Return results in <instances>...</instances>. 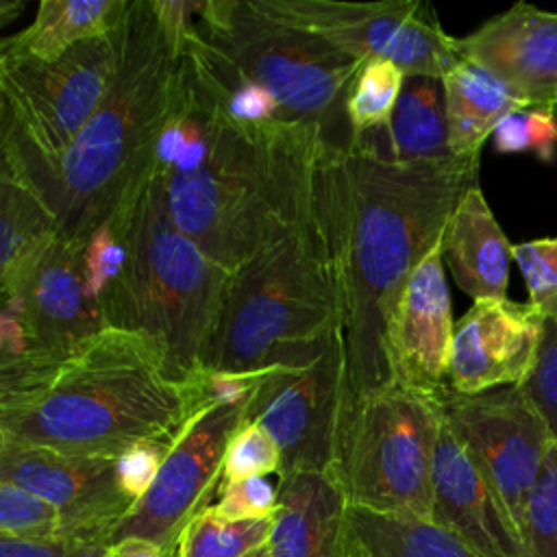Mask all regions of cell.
Segmentation results:
<instances>
[{
	"mask_svg": "<svg viewBox=\"0 0 557 557\" xmlns=\"http://www.w3.org/2000/svg\"><path fill=\"white\" fill-rule=\"evenodd\" d=\"M494 150L500 154H513L531 148L529 133V109H518L503 117L492 133Z\"/></svg>",
	"mask_w": 557,
	"mask_h": 557,
	"instance_id": "74e56055",
	"label": "cell"
},
{
	"mask_svg": "<svg viewBox=\"0 0 557 557\" xmlns=\"http://www.w3.org/2000/svg\"><path fill=\"white\" fill-rule=\"evenodd\" d=\"M529 133L531 150L537 159L550 161L557 146V120L553 109H529Z\"/></svg>",
	"mask_w": 557,
	"mask_h": 557,
	"instance_id": "f35d334b",
	"label": "cell"
},
{
	"mask_svg": "<svg viewBox=\"0 0 557 557\" xmlns=\"http://www.w3.org/2000/svg\"><path fill=\"white\" fill-rule=\"evenodd\" d=\"M350 148L398 163L450 159L442 78L407 74L392 120L357 135Z\"/></svg>",
	"mask_w": 557,
	"mask_h": 557,
	"instance_id": "7402d4cb",
	"label": "cell"
},
{
	"mask_svg": "<svg viewBox=\"0 0 557 557\" xmlns=\"http://www.w3.org/2000/svg\"><path fill=\"white\" fill-rule=\"evenodd\" d=\"M405 78L407 74L387 59H368L359 67L346 98V117L355 137L392 120Z\"/></svg>",
	"mask_w": 557,
	"mask_h": 557,
	"instance_id": "83f0119b",
	"label": "cell"
},
{
	"mask_svg": "<svg viewBox=\"0 0 557 557\" xmlns=\"http://www.w3.org/2000/svg\"><path fill=\"white\" fill-rule=\"evenodd\" d=\"M181 52L168 44L150 0H131L120 26L115 83L59 157L0 135V170L24 183L54 215L63 239L87 237L124 213L154 170L161 128L181 87Z\"/></svg>",
	"mask_w": 557,
	"mask_h": 557,
	"instance_id": "3957f363",
	"label": "cell"
},
{
	"mask_svg": "<svg viewBox=\"0 0 557 557\" xmlns=\"http://www.w3.org/2000/svg\"><path fill=\"white\" fill-rule=\"evenodd\" d=\"M117 67L120 28L54 61L0 54V135L59 157L107 100Z\"/></svg>",
	"mask_w": 557,
	"mask_h": 557,
	"instance_id": "30bf717a",
	"label": "cell"
},
{
	"mask_svg": "<svg viewBox=\"0 0 557 557\" xmlns=\"http://www.w3.org/2000/svg\"><path fill=\"white\" fill-rule=\"evenodd\" d=\"M128 257L98 302L107 329L152 339L183 383L207 374L211 342L233 270L213 259L168 213L154 176L128 209Z\"/></svg>",
	"mask_w": 557,
	"mask_h": 557,
	"instance_id": "5b68a950",
	"label": "cell"
},
{
	"mask_svg": "<svg viewBox=\"0 0 557 557\" xmlns=\"http://www.w3.org/2000/svg\"><path fill=\"white\" fill-rule=\"evenodd\" d=\"M278 507V487L265 476H250L222 483L213 509L224 520L272 518Z\"/></svg>",
	"mask_w": 557,
	"mask_h": 557,
	"instance_id": "e575fe53",
	"label": "cell"
},
{
	"mask_svg": "<svg viewBox=\"0 0 557 557\" xmlns=\"http://www.w3.org/2000/svg\"><path fill=\"white\" fill-rule=\"evenodd\" d=\"M348 535L350 557H481L433 520L361 507L348 511Z\"/></svg>",
	"mask_w": 557,
	"mask_h": 557,
	"instance_id": "484cf974",
	"label": "cell"
},
{
	"mask_svg": "<svg viewBox=\"0 0 557 557\" xmlns=\"http://www.w3.org/2000/svg\"><path fill=\"white\" fill-rule=\"evenodd\" d=\"M346 411L344 329L335 324L259 370L244 420L261 424L274 437L283 455V479L296 472L333 474Z\"/></svg>",
	"mask_w": 557,
	"mask_h": 557,
	"instance_id": "9c48e42d",
	"label": "cell"
},
{
	"mask_svg": "<svg viewBox=\"0 0 557 557\" xmlns=\"http://www.w3.org/2000/svg\"><path fill=\"white\" fill-rule=\"evenodd\" d=\"M215 109L200 157L152 176L178 228L235 272L313 213L324 148L302 126H246Z\"/></svg>",
	"mask_w": 557,
	"mask_h": 557,
	"instance_id": "277c9868",
	"label": "cell"
},
{
	"mask_svg": "<svg viewBox=\"0 0 557 557\" xmlns=\"http://www.w3.org/2000/svg\"><path fill=\"white\" fill-rule=\"evenodd\" d=\"M431 520L481 557H527L511 513L450 429L444 411L433 457Z\"/></svg>",
	"mask_w": 557,
	"mask_h": 557,
	"instance_id": "e0dca14e",
	"label": "cell"
},
{
	"mask_svg": "<svg viewBox=\"0 0 557 557\" xmlns=\"http://www.w3.org/2000/svg\"><path fill=\"white\" fill-rule=\"evenodd\" d=\"M272 518L224 520L213 505L202 509L178 535V557H250L268 546Z\"/></svg>",
	"mask_w": 557,
	"mask_h": 557,
	"instance_id": "4316f807",
	"label": "cell"
},
{
	"mask_svg": "<svg viewBox=\"0 0 557 557\" xmlns=\"http://www.w3.org/2000/svg\"><path fill=\"white\" fill-rule=\"evenodd\" d=\"M168 557H178V550H176V544H174V548L168 553Z\"/></svg>",
	"mask_w": 557,
	"mask_h": 557,
	"instance_id": "ee69618b",
	"label": "cell"
},
{
	"mask_svg": "<svg viewBox=\"0 0 557 557\" xmlns=\"http://www.w3.org/2000/svg\"><path fill=\"white\" fill-rule=\"evenodd\" d=\"M81 537L57 535L46 540L0 537V557H72Z\"/></svg>",
	"mask_w": 557,
	"mask_h": 557,
	"instance_id": "8d00e7d4",
	"label": "cell"
},
{
	"mask_svg": "<svg viewBox=\"0 0 557 557\" xmlns=\"http://www.w3.org/2000/svg\"><path fill=\"white\" fill-rule=\"evenodd\" d=\"M318 185L342 272L350 411L392 383L400 296L418 263L442 246L459 198L479 185V157L398 163L355 148L324 152Z\"/></svg>",
	"mask_w": 557,
	"mask_h": 557,
	"instance_id": "6da1fadb",
	"label": "cell"
},
{
	"mask_svg": "<svg viewBox=\"0 0 557 557\" xmlns=\"http://www.w3.org/2000/svg\"><path fill=\"white\" fill-rule=\"evenodd\" d=\"M174 548V546H172ZM170 548V550H172ZM165 548L141 537H124L104 548V557H168Z\"/></svg>",
	"mask_w": 557,
	"mask_h": 557,
	"instance_id": "ab89813d",
	"label": "cell"
},
{
	"mask_svg": "<svg viewBox=\"0 0 557 557\" xmlns=\"http://www.w3.org/2000/svg\"><path fill=\"white\" fill-rule=\"evenodd\" d=\"M437 396L450 429L498 492L522 535L524 503L553 444L546 424L518 385L476 396L457 394L446 385Z\"/></svg>",
	"mask_w": 557,
	"mask_h": 557,
	"instance_id": "4fadbf2b",
	"label": "cell"
},
{
	"mask_svg": "<svg viewBox=\"0 0 557 557\" xmlns=\"http://www.w3.org/2000/svg\"><path fill=\"white\" fill-rule=\"evenodd\" d=\"M22 9V2H15V0H2L0 2V24H9Z\"/></svg>",
	"mask_w": 557,
	"mask_h": 557,
	"instance_id": "b9f144b4",
	"label": "cell"
},
{
	"mask_svg": "<svg viewBox=\"0 0 557 557\" xmlns=\"http://www.w3.org/2000/svg\"><path fill=\"white\" fill-rule=\"evenodd\" d=\"M0 481L15 483L52 503L63 518V535L109 540L133 509L120 485L117 459L65 455L44 448L0 444Z\"/></svg>",
	"mask_w": 557,
	"mask_h": 557,
	"instance_id": "5bb4252c",
	"label": "cell"
},
{
	"mask_svg": "<svg viewBox=\"0 0 557 557\" xmlns=\"http://www.w3.org/2000/svg\"><path fill=\"white\" fill-rule=\"evenodd\" d=\"M205 407L146 335L102 329L54 359L0 363V444L117 459L176 440Z\"/></svg>",
	"mask_w": 557,
	"mask_h": 557,
	"instance_id": "7a4b0ae2",
	"label": "cell"
},
{
	"mask_svg": "<svg viewBox=\"0 0 557 557\" xmlns=\"http://www.w3.org/2000/svg\"><path fill=\"white\" fill-rule=\"evenodd\" d=\"M109 546V540L104 535H89L81 537L76 544V550L72 557H104V548Z\"/></svg>",
	"mask_w": 557,
	"mask_h": 557,
	"instance_id": "60d3db41",
	"label": "cell"
},
{
	"mask_svg": "<svg viewBox=\"0 0 557 557\" xmlns=\"http://www.w3.org/2000/svg\"><path fill=\"white\" fill-rule=\"evenodd\" d=\"M248 403L207 405L189 418L150 490L113 527L109 544L124 537H141L165 550L176 544L183 529L215 503L226 446L244 422Z\"/></svg>",
	"mask_w": 557,
	"mask_h": 557,
	"instance_id": "7c38bea8",
	"label": "cell"
},
{
	"mask_svg": "<svg viewBox=\"0 0 557 557\" xmlns=\"http://www.w3.org/2000/svg\"><path fill=\"white\" fill-rule=\"evenodd\" d=\"M453 307L444 276L442 246L411 272L389 333L392 383L437 396L448 383Z\"/></svg>",
	"mask_w": 557,
	"mask_h": 557,
	"instance_id": "ac0fdd59",
	"label": "cell"
},
{
	"mask_svg": "<svg viewBox=\"0 0 557 557\" xmlns=\"http://www.w3.org/2000/svg\"><path fill=\"white\" fill-rule=\"evenodd\" d=\"M527 557H557V442L542 461L522 516Z\"/></svg>",
	"mask_w": 557,
	"mask_h": 557,
	"instance_id": "f1b7e54d",
	"label": "cell"
},
{
	"mask_svg": "<svg viewBox=\"0 0 557 557\" xmlns=\"http://www.w3.org/2000/svg\"><path fill=\"white\" fill-rule=\"evenodd\" d=\"M442 85L453 157L476 159L498 122L527 109L500 81L463 59L442 76Z\"/></svg>",
	"mask_w": 557,
	"mask_h": 557,
	"instance_id": "d4e9b609",
	"label": "cell"
},
{
	"mask_svg": "<svg viewBox=\"0 0 557 557\" xmlns=\"http://www.w3.org/2000/svg\"><path fill=\"white\" fill-rule=\"evenodd\" d=\"M174 440H148L117 457V476L126 496L137 503L152 485Z\"/></svg>",
	"mask_w": 557,
	"mask_h": 557,
	"instance_id": "d590c367",
	"label": "cell"
},
{
	"mask_svg": "<svg viewBox=\"0 0 557 557\" xmlns=\"http://www.w3.org/2000/svg\"><path fill=\"white\" fill-rule=\"evenodd\" d=\"M250 557H270V553H268V548H261V550H257V553H252Z\"/></svg>",
	"mask_w": 557,
	"mask_h": 557,
	"instance_id": "7bdbcfd3",
	"label": "cell"
},
{
	"mask_svg": "<svg viewBox=\"0 0 557 557\" xmlns=\"http://www.w3.org/2000/svg\"><path fill=\"white\" fill-rule=\"evenodd\" d=\"M283 455L274 437L257 422L244 420L233 433L222 468V483L281 474Z\"/></svg>",
	"mask_w": 557,
	"mask_h": 557,
	"instance_id": "1f68e13d",
	"label": "cell"
},
{
	"mask_svg": "<svg viewBox=\"0 0 557 557\" xmlns=\"http://www.w3.org/2000/svg\"><path fill=\"white\" fill-rule=\"evenodd\" d=\"M553 113H555V120H557V104H555V109H553Z\"/></svg>",
	"mask_w": 557,
	"mask_h": 557,
	"instance_id": "f6af8a7d",
	"label": "cell"
},
{
	"mask_svg": "<svg viewBox=\"0 0 557 557\" xmlns=\"http://www.w3.org/2000/svg\"><path fill=\"white\" fill-rule=\"evenodd\" d=\"M544 318L529 302L476 300L455 322L446 383L463 396L520 385L535 359Z\"/></svg>",
	"mask_w": 557,
	"mask_h": 557,
	"instance_id": "9a60e30c",
	"label": "cell"
},
{
	"mask_svg": "<svg viewBox=\"0 0 557 557\" xmlns=\"http://www.w3.org/2000/svg\"><path fill=\"white\" fill-rule=\"evenodd\" d=\"M50 209L15 176L0 170V292L22 294L35 268L59 239Z\"/></svg>",
	"mask_w": 557,
	"mask_h": 557,
	"instance_id": "cb8c5ba5",
	"label": "cell"
},
{
	"mask_svg": "<svg viewBox=\"0 0 557 557\" xmlns=\"http://www.w3.org/2000/svg\"><path fill=\"white\" fill-rule=\"evenodd\" d=\"M511 255L527 285V302L544 320L557 322V237L516 244Z\"/></svg>",
	"mask_w": 557,
	"mask_h": 557,
	"instance_id": "d6a6232c",
	"label": "cell"
},
{
	"mask_svg": "<svg viewBox=\"0 0 557 557\" xmlns=\"http://www.w3.org/2000/svg\"><path fill=\"white\" fill-rule=\"evenodd\" d=\"M276 487L270 557H350V503L335 474L296 472Z\"/></svg>",
	"mask_w": 557,
	"mask_h": 557,
	"instance_id": "ffe728a7",
	"label": "cell"
},
{
	"mask_svg": "<svg viewBox=\"0 0 557 557\" xmlns=\"http://www.w3.org/2000/svg\"><path fill=\"white\" fill-rule=\"evenodd\" d=\"M63 535V518L46 498L0 481V537L46 540Z\"/></svg>",
	"mask_w": 557,
	"mask_h": 557,
	"instance_id": "4dcf8cb0",
	"label": "cell"
},
{
	"mask_svg": "<svg viewBox=\"0 0 557 557\" xmlns=\"http://www.w3.org/2000/svg\"><path fill=\"white\" fill-rule=\"evenodd\" d=\"M196 26L276 98L285 122L307 128L324 152L350 150L346 98L366 61L270 15L257 0H202Z\"/></svg>",
	"mask_w": 557,
	"mask_h": 557,
	"instance_id": "52a82bcc",
	"label": "cell"
},
{
	"mask_svg": "<svg viewBox=\"0 0 557 557\" xmlns=\"http://www.w3.org/2000/svg\"><path fill=\"white\" fill-rule=\"evenodd\" d=\"M131 0H41L33 22L4 37L0 54L54 61L74 46L120 28Z\"/></svg>",
	"mask_w": 557,
	"mask_h": 557,
	"instance_id": "603a6c76",
	"label": "cell"
},
{
	"mask_svg": "<svg viewBox=\"0 0 557 557\" xmlns=\"http://www.w3.org/2000/svg\"><path fill=\"white\" fill-rule=\"evenodd\" d=\"M455 46L463 61L500 81L527 109H555L557 11L518 2Z\"/></svg>",
	"mask_w": 557,
	"mask_h": 557,
	"instance_id": "2e32d148",
	"label": "cell"
},
{
	"mask_svg": "<svg viewBox=\"0 0 557 557\" xmlns=\"http://www.w3.org/2000/svg\"><path fill=\"white\" fill-rule=\"evenodd\" d=\"M15 300L22 309L28 342L24 359L61 357L107 329L98 307L85 292L83 248L61 235Z\"/></svg>",
	"mask_w": 557,
	"mask_h": 557,
	"instance_id": "d6986e66",
	"label": "cell"
},
{
	"mask_svg": "<svg viewBox=\"0 0 557 557\" xmlns=\"http://www.w3.org/2000/svg\"><path fill=\"white\" fill-rule=\"evenodd\" d=\"M518 387L557 442V322H544L533 366Z\"/></svg>",
	"mask_w": 557,
	"mask_h": 557,
	"instance_id": "836d02e7",
	"label": "cell"
},
{
	"mask_svg": "<svg viewBox=\"0 0 557 557\" xmlns=\"http://www.w3.org/2000/svg\"><path fill=\"white\" fill-rule=\"evenodd\" d=\"M344 320L335 237L322 207L233 272L207 372L252 374L283 350Z\"/></svg>",
	"mask_w": 557,
	"mask_h": 557,
	"instance_id": "8992f818",
	"label": "cell"
},
{
	"mask_svg": "<svg viewBox=\"0 0 557 557\" xmlns=\"http://www.w3.org/2000/svg\"><path fill=\"white\" fill-rule=\"evenodd\" d=\"M511 250L481 187L472 185L459 198L442 237V259L455 283L474 302L507 298Z\"/></svg>",
	"mask_w": 557,
	"mask_h": 557,
	"instance_id": "44dd1931",
	"label": "cell"
},
{
	"mask_svg": "<svg viewBox=\"0 0 557 557\" xmlns=\"http://www.w3.org/2000/svg\"><path fill=\"white\" fill-rule=\"evenodd\" d=\"M440 396L400 383L366 396L342 426L335 479L350 507L431 520Z\"/></svg>",
	"mask_w": 557,
	"mask_h": 557,
	"instance_id": "ba28073f",
	"label": "cell"
},
{
	"mask_svg": "<svg viewBox=\"0 0 557 557\" xmlns=\"http://www.w3.org/2000/svg\"><path fill=\"white\" fill-rule=\"evenodd\" d=\"M257 4L359 61L387 59L405 74L442 78L461 61L457 37L442 28L435 9L424 0H257Z\"/></svg>",
	"mask_w": 557,
	"mask_h": 557,
	"instance_id": "8fae6325",
	"label": "cell"
},
{
	"mask_svg": "<svg viewBox=\"0 0 557 557\" xmlns=\"http://www.w3.org/2000/svg\"><path fill=\"white\" fill-rule=\"evenodd\" d=\"M128 209L96 228L83 244L85 292L96 307L124 270L128 257Z\"/></svg>",
	"mask_w": 557,
	"mask_h": 557,
	"instance_id": "f546056e",
	"label": "cell"
}]
</instances>
